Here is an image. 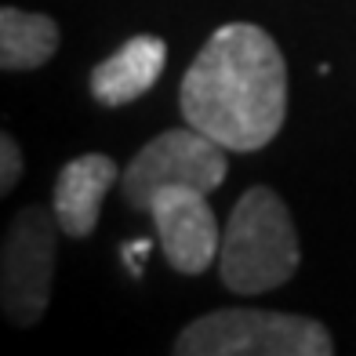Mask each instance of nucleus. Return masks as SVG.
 Wrapping results in <instances>:
<instances>
[{
	"label": "nucleus",
	"mask_w": 356,
	"mask_h": 356,
	"mask_svg": "<svg viewBox=\"0 0 356 356\" xmlns=\"http://www.w3.org/2000/svg\"><path fill=\"white\" fill-rule=\"evenodd\" d=\"M178 106L189 127L233 153H254L287 117V66L262 26L229 22L211 33L182 76Z\"/></svg>",
	"instance_id": "obj_1"
},
{
	"label": "nucleus",
	"mask_w": 356,
	"mask_h": 356,
	"mask_svg": "<svg viewBox=\"0 0 356 356\" xmlns=\"http://www.w3.org/2000/svg\"><path fill=\"white\" fill-rule=\"evenodd\" d=\"M298 258V233L287 204L269 186H251L222 233V284L233 295H266L295 277Z\"/></svg>",
	"instance_id": "obj_2"
},
{
	"label": "nucleus",
	"mask_w": 356,
	"mask_h": 356,
	"mask_svg": "<svg viewBox=\"0 0 356 356\" xmlns=\"http://www.w3.org/2000/svg\"><path fill=\"white\" fill-rule=\"evenodd\" d=\"M171 356H334V342L313 316L218 309L189 320Z\"/></svg>",
	"instance_id": "obj_3"
},
{
	"label": "nucleus",
	"mask_w": 356,
	"mask_h": 356,
	"mask_svg": "<svg viewBox=\"0 0 356 356\" xmlns=\"http://www.w3.org/2000/svg\"><path fill=\"white\" fill-rule=\"evenodd\" d=\"M225 153H229L225 145H218L215 138H207L204 131H197L189 124L160 131L124 168L120 175L124 200L138 207V211H149L156 193H164L171 186L211 193L225 182V171H229Z\"/></svg>",
	"instance_id": "obj_4"
},
{
	"label": "nucleus",
	"mask_w": 356,
	"mask_h": 356,
	"mask_svg": "<svg viewBox=\"0 0 356 356\" xmlns=\"http://www.w3.org/2000/svg\"><path fill=\"white\" fill-rule=\"evenodd\" d=\"M58 233L62 225L55 211L44 207H22L8 225L4 251H0V302H4V316L19 327H29L47 313Z\"/></svg>",
	"instance_id": "obj_5"
},
{
	"label": "nucleus",
	"mask_w": 356,
	"mask_h": 356,
	"mask_svg": "<svg viewBox=\"0 0 356 356\" xmlns=\"http://www.w3.org/2000/svg\"><path fill=\"white\" fill-rule=\"evenodd\" d=\"M149 215L171 269L186 273V277H200L218 258L222 236H218V218L211 204H207V193L171 186L156 193V200L149 204Z\"/></svg>",
	"instance_id": "obj_6"
},
{
	"label": "nucleus",
	"mask_w": 356,
	"mask_h": 356,
	"mask_svg": "<svg viewBox=\"0 0 356 356\" xmlns=\"http://www.w3.org/2000/svg\"><path fill=\"white\" fill-rule=\"evenodd\" d=\"M120 175L124 171L102 153H84L70 160L55 178V197H51V211L62 225V233L76 240L95 233L102 215V200Z\"/></svg>",
	"instance_id": "obj_7"
},
{
	"label": "nucleus",
	"mask_w": 356,
	"mask_h": 356,
	"mask_svg": "<svg viewBox=\"0 0 356 356\" xmlns=\"http://www.w3.org/2000/svg\"><path fill=\"white\" fill-rule=\"evenodd\" d=\"M164 62H168V44L160 37H153V33L131 37L127 44H120L109 58H102L99 66L91 70L95 102L127 106V102L142 99V95L160 80Z\"/></svg>",
	"instance_id": "obj_8"
},
{
	"label": "nucleus",
	"mask_w": 356,
	"mask_h": 356,
	"mask_svg": "<svg viewBox=\"0 0 356 356\" xmlns=\"http://www.w3.org/2000/svg\"><path fill=\"white\" fill-rule=\"evenodd\" d=\"M58 51V26L47 15L4 8L0 11V66L15 70H37Z\"/></svg>",
	"instance_id": "obj_9"
},
{
	"label": "nucleus",
	"mask_w": 356,
	"mask_h": 356,
	"mask_svg": "<svg viewBox=\"0 0 356 356\" xmlns=\"http://www.w3.org/2000/svg\"><path fill=\"white\" fill-rule=\"evenodd\" d=\"M22 178V149L11 135H0V193H8L19 186Z\"/></svg>",
	"instance_id": "obj_10"
},
{
	"label": "nucleus",
	"mask_w": 356,
	"mask_h": 356,
	"mask_svg": "<svg viewBox=\"0 0 356 356\" xmlns=\"http://www.w3.org/2000/svg\"><path fill=\"white\" fill-rule=\"evenodd\" d=\"M145 254H149V240H135V244H124V262H127V269H131L135 277H142Z\"/></svg>",
	"instance_id": "obj_11"
}]
</instances>
